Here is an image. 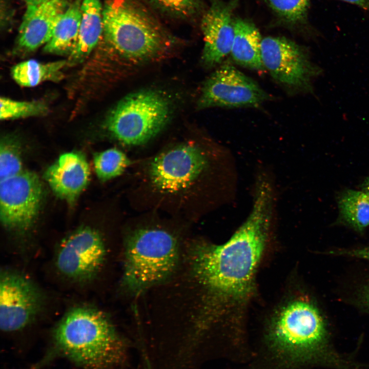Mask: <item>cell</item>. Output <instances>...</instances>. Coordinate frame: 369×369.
<instances>
[{"label": "cell", "mask_w": 369, "mask_h": 369, "mask_svg": "<svg viewBox=\"0 0 369 369\" xmlns=\"http://www.w3.org/2000/svg\"><path fill=\"white\" fill-rule=\"evenodd\" d=\"M272 196L270 185H257L252 210L225 243L199 244L193 252L194 274L217 303H237L253 287L255 272L266 242Z\"/></svg>", "instance_id": "obj_1"}, {"label": "cell", "mask_w": 369, "mask_h": 369, "mask_svg": "<svg viewBox=\"0 0 369 369\" xmlns=\"http://www.w3.org/2000/svg\"><path fill=\"white\" fill-rule=\"evenodd\" d=\"M50 354L83 369H112L126 360L128 343L107 315L96 308L70 309L52 332Z\"/></svg>", "instance_id": "obj_2"}, {"label": "cell", "mask_w": 369, "mask_h": 369, "mask_svg": "<svg viewBox=\"0 0 369 369\" xmlns=\"http://www.w3.org/2000/svg\"><path fill=\"white\" fill-rule=\"evenodd\" d=\"M269 339L273 351L282 359L343 366L329 348L322 316L309 302L295 300L282 308L271 324Z\"/></svg>", "instance_id": "obj_3"}, {"label": "cell", "mask_w": 369, "mask_h": 369, "mask_svg": "<svg viewBox=\"0 0 369 369\" xmlns=\"http://www.w3.org/2000/svg\"><path fill=\"white\" fill-rule=\"evenodd\" d=\"M178 247L174 237L161 229H140L129 237L126 246L124 281L139 291L161 281L175 268Z\"/></svg>", "instance_id": "obj_4"}, {"label": "cell", "mask_w": 369, "mask_h": 369, "mask_svg": "<svg viewBox=\"0 0 369 369\" xmlns=\"http://www.w3.org/2000/svg\"><path fill=\"white\" fill-rule=\"evenodd\" d=\"M104 33L120 55L143 59L159 52L164 35L147 14L128 0H111L103 8Z\"/></svg>", "instance_id": "obj_5"}, {"label": "cell", "mask_w": 369, "mask_h": 369, "mask_svg": "<svg viewBox=\"0 0 369 369\" xmlns=\"http://www.w3.org/2000/svg\"><path fill=\"white\" fill-rule=\"evenodd\" d=\"M170 104L159 93L144 90L127 95L107 116L106 127L118 140L139 145L157 135L167 123Z\"/></svg>", "instance_id": "obj_6"}, {"label": "cell", "mask_w": 369, "mask_h": 369, "mask_svg": "<svg viewBox=\"0 0 369 369\" xmlns=\"http://www.w3.org/2000/svg\"><path fill=\"white\" fill-rule=\"evenodd\" d=\"M261 57L273 79L291 94L312 93L323 72L306 48L284 37L263 38Z\"/></svg>", "instance_id": "obj_7"}, {"label": "cell", "mask_w": 369, "mask_h": 369, "mask_svg": "<svg viewBox=\"0 0 369 369\" xmlns=\"http://www.w3.org/2000/svg\"><path fill=\"white\" fill-rule=\"evenodd\" d=\"M44 295L25 275L4 269L0 276V328L5 333L22 331L40 314Z\"/></svg>", "instance_id": "obj_8"}, {"label": "cell", "mask_w": 369, "mask_h": 369, "mask_svg": "<svg viewBox=\"0 0 369 369\" xmlns=\"http://www.w3.org/2000/svg\"><path fill=\"white\" fill-rule=\"evenodd\" d=\"M43 196L37 175L23 170L1 180L0 218L7 229L18 232L29 230L35 221Z\"/></svg>", "instance_id": "obj_9"}, {"label": "cell", "mask_w": 369, "mask_h": 369, "mask_svg": "<svg viewBox=\"0 0 369 369\" xmlns=\"http://www.w3.org/2000/svg\"><path fill=\"white\" fill-rule=\"evenodd\" d=\"M270 98L257 82L233 66L225 64L206 80L198 107L200 109L255 107Z\"/></svg>", "instance_id": "obj_10"}, {"label": "cell", "mask_w": 369, "mask_h": 369, "mask_svg": "<svg viewBox=\"0 0 369 369\" xmlns=\"http://www.w3.org/2000/svg\"><path fill=\"white\" fill-rule=\"evenodd\" d=\"M106 247L100 234L88 227L74 231L60 244L55 265L64 277L85 283L98 274L106 256Z\"/></svg>", "instance_id": "obj_11"}, {"label": "cell", "mask_w": 369, "mask_h": 369, "mask_svg": "<svg viewBox=\"0 0 369 369\" xmlns=\"http://www.w3.org/2000/svg\"><path fill=\"white\" fill-rule=\"evenodd\" d=\"M207 165L206 157L197 146L183 144L165 151L151 162L149 177L159 191L173 194L190 188Z\"/></svg>", "instance_id": "obj_12"}, {"label": "cell", "mask_w": 369, "mask_h": 369, "mask_svg": "<svg viewBox=\"0 0 369 369\" xmlns=\"http://www.w3.org/2000/svg\"><path fill=\"white\" fill-rule=\"evenodd\" d=\"M238 0H212L201 20L204 38L202 60L208 67L220 63L231 53L234 37L233 13Z\"/></svg>", "instance_id": "obj_13"}, {"label": "cell", "mask_w": 369, "mask_h": 369, "mask_svg": "<svg viewBox=\"0 0 369 369\" xmlns=\"http://www.w3.org/2000/svg\"><path fill=\"white\" fill-rule=\"evenodd\" d=\"M65 1H51L27 6L18 31L17 49L27 53L50 40L56 22L66 9Z\"/></svg>", "instance_id": "obj_14"}, {"label": "cell", "mask_w": 369, "mask_h": 369, "mask_svg": "<svg viewBox=\"0 0 369 369\" xmlns=\"http://www.w3.org/2000/svg\"><path fill=\"white\" fill-rule=\"evenodd\" d=\"M90 168L85 156L77 152L61 154L46 171L45 178L59 198L73 203L86 188Z\"/></svg>", "instance_id": "obj_15"}, {"label": "cell", "mask_w": 369, "mask_h": 369, "mask_svg": "<svg viewBox=\"0 0 369 369\" xmlns=\"http://www.w3.org/2000/svg\"><path fill=\"white\" fill-rule=\"evenodd\" d=\"M104 33L103 9L99 0L81 1V19L78 42L69 55L68 65L83 61Z\"/></svg>", "instance_id": "obj_16"}, {"label": "cell", "mask_w": 369, "mask_h": 369, "mask_svg": "<svg viewBox=\"0 0 369 369\" xmlns=\"http://www.w3.org/2000/svg\"><path fill=\"white\" fill-rule=\"evenodd\" d=\"M235 33L231 51L233 60L245 68L264 70L261 57V38L258 28L252 22L234 19Z\"/></svg>", "instance_id": "obj_17"}, {"label": "cell", "mask_w": 369, "mask_h": 369, "mask_svg": "<svg viewBox=\"0 0 369 369\" xmlns=\"http://www.w3.org/2000/svg\"><path fill=\"white\" fill-rule=\"evenodd\" d=\"M81 19V1L76 0L60 15L44 52L70 55L78 42Z\"/></svg>", "instance_id": "obj_18"}, {"label": "cell", "mask_w": 369, "mask_h": 369, "mask_svg": "<svg viewBox=\"0 0 369 369\" xmlns=\"http://www.w3.org/2000/svg\"><path fill=\"white\" fill-rule=\"evenodd\" d=\"M68 65L66 60L42 63L31 59L18 63L11 69L13 78L23 87H34L51 81L57 82L64 77L62 70Z\"/></svg>", "instance_id": "obj_19"}, {"label": "cell", "mask_w": 369, "mask_h": 369, "mask_svg": "<svg viewBox=\"0 0 369 369\" xmlns=\"http://www.w3.org/2000/svg\"><path fill=\"white\" fill-rule=\"evenodd\" d=\"M342 220L354 229L362 231L369 225V196L363 191L347 190L338 200Z\"/></svg>", "instance_id": "obj_20"}, {"label": "cell", "mask_w": 369, "mask_h": 369, "mask_svg": "<svg viewBox=\"0 0 369 369\" xmlns=\"http://www.w3.org/2000/svg\"><path fill=\"white\" fill-rule=\"evenodd\" d=\"M93 163L98 178L102 181H108L120 175L130 165L127 156L116 148H111L96 153Z\"/></svg>", "instance_id": "obj_21"}, {"label": "cell", "mask_w": 369, "mask_h": 369, "mask_svg": "<svg viewBox=\"0 0 369 369\" xmlns=\"http://www.w3.org/2000/svg\"><path fill=\"white\" fill-rule=\"evenodd\" d=\"M1 120L44 115L48 112V106L42 101H18L1 97Z\"/></svg>", "instance_id": "obj_22"}, {"label": "cell", "mask_w": 369, "mask_h": 369, "mask_svg": "<svg viewBox=\"0 0 369 369\" xmlns=\"http://www.w3.org/2000/svg\"><path fill=\"white\" fill-rule=\"evenodd\" d=\"M23 170L18 142L12 137H4L0 146V180L17 175Z\"/></svg>", "instance_id": "obj_23"}, {"label": "cell", "mask_w": 369, "mask_h": 369, "mask_svg": "<svg viewBox=\"0 0 369 369\" xmlns=\"http://www.w3.org/2000/svg\"><path fill=\"white\" fill-rule=\"evenodd\" d=\"M272 9L285 22L296 25L305 22L310 0H266Z\"/></svg>", "instance_id": "obj_24"}, {"label": "cell", "mask_w": 369, "mask_h": 369, "mask_svg": "<svg viewBox=\"0 0 369 369\" xmlns=\"http://www.w3.org/2000/svg\"><path fill=\"white\" fill-rule=\"evenodd\" d=\"M161 10L171 15L188 17L195 14L200 8V0H152Z\"/></svg>", "instance_id": "obj_25"}, {"label": "cell", "mask_w": 369, "mask_h": 369, "mask_svg": "<svg viewBox=\"0 0 369 369\" xmlns=\"http://www.w3.org/2000/svg\"><path fill=\"white\" fill-rule=\"evenodd\" d=\"M337 253L369 261V247L351 250H340Z\"/></svg>", "instance_id": "obj_26"}, {"label": "cell", "mask_w": 369, "mask_h": 369, "mask_svg": "<svg viewBox=\"0 0 369 369\" xmlns=\"http://www.w3.org/2000/svg\"><path fill=\"white\" fill-rule=\"evenodd\" d=\"M356 5L369 11V0H341Z\"/></svg>", "instance_id": "obj_27"}, {"label": "cell", "mask_w": 369, "mask_h": 369, "mask_svg": "<svg viewBox=\"0 0 369 369\" xmlns=\"http://www.w3.org/2000/svg\"><path fill=\"white\" fill-rule=\"evenodd\" d=\"M362 191L369 196V177H367L362 184Z\"/></svg>", "instance_id": "obj_28"}, {"label": "cell", "mask_w": 369, "mask_h": 369, "mask_svg": "<svg viewBox=\"0 0 369 369\" xmlns=\"http://www.w3.org/2000/svg\"><path fill=\"white\" fill-rule=\"evenodd\" d=\"M51 1H54V0H24V1L27 4V5H36V4H39L40 3ZM60 1H65V0H60Z\"/></svg>", "instance_id": "obj_29"}, {"label": "cell", "mask_w": 369, "mask_h": 369, "mask_svg": "<svg viewBox=\"0 0 369 369\" xmlns=\"http://www.w3.org/2000/svg\"><path fill=\"white\" fill-rule=\"evenodd\" d=\"M146 369H152L150 363L147 358L146 359Z\"/></svg>", "instance_id": "obj_30"}]
</instances>
